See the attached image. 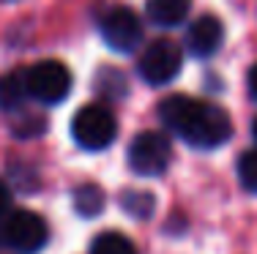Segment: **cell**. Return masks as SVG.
<instances>
[{
  "instance_id": "cell-1",
  "label": "cell",
  "mask_w": 257,
  "mask_h": 254,
  "mask_svg": "<svg viewBox=\"0 0 257 254\" xmlns=\"http://www.w3.org/2000/svg\"><path fill=\"white\" fill-rule=\"evenodd\" d=\"M159 118L175 137H181L183 142H189L192 148H200V150L219 148L232 134L230 115L219 104H208V101L181 96V93L167 96L159 104Z\"/></svg>"
},
{
  "instance_id": "cell-2",
  "label": "cell",
  "mask_w": 257,
  "mask_h": 254,
  "mask_svg": "<svg viewBox=\"0 0 257 254\" xmlns=\"http://www.w3.org/2000/svg\"><path fill=\"white\" fill-rule=\"evenodd\" d=\"M71 137L85 150H104L118 137V120H115L109 107L88 104L71 120Z\"/></svg>"
},
{
  "instance_id": "cell-3",
  "label": "cell",
  "mask_w": 257,
  "mask_h": 254,
  "mask_svg": "<svg viewBox=\"0 0 257 254\" xmlns=\"http://www.w3.org/2000/svg\"><path fill=\"white\" fill-rule=\"evenodd\" d=\"M47 221L33 210H11L0 221V243L17 254H36L47 246Z\"/></svg>"
},
{
  "instance_id": "cell-4",
  "label": "cell",
  "mask_w": 257,
  "mask_h": 254,
  "mask_svg": "<svg viewBox=\"0 0 257 254\" xmlns=\"http://www.w3.org/2000/svg\"><path fill=\"white\" fill-rule=\"evenodd\" d=\"M170 159H173V145L162 134V131H140L128 145L126 161L134 175L140 178H154L167 169Z\"/></svg>"
},
{
  "instance_id": "cell-5",
  "label": "cell",
  "mask_w": 257,
  "mask_h": 254,
  "mask_svg": "<svg viewBox=\"0 0 257 254\" xmlns=\"http://www.w3.org/2000/svg\"><path fill=\"white\" fill-rule=\"evenodd\" d=\"M183 63V52L175 41L156 39L145 47V52L137 60V71L148 85H167L178 77Z\"/></svg>"
},
{
  "instance_id": "cell-6",
  "label": "cell",
  "mask_w": 257,
  "mask_h": 254,
  "mask_svg": "<svg viewBox=\"0 0 257 254\" xmlns=\"http://www.w3.org/2000/svg\"><path fill=\"white\" fill-rule=\"evenodd\" d=\"M71 90V71L60 60H41L28 69V93L41 104H58Z\"/></svg>"
},
{
  "instance_id": "cell-7",
  "label": "cell",
  "mask_w": 257,
  "mask_h": 254,
  "mask_svg": "<svg viewBox=\"0 0 257 254\" xmlns=\"http://www.w3.org/2000/svg\"><path fill=\"white\" fill-rule=\"evenodd\" d=\"M99 30L115 52H132L143 41V22L128 6H109L99 17Z\"/></svg>"
},
{
  "instance_id": "cell-8",
  "label": "cell",
  "mask_w": 257,
  "mask_h": 254,
  "mask_svg": "<svg viewBox=\"0 0 257 254\" xmlns=\"http://www.w3.org/2000/svg\"><path fill=\"white\" fill-rule=\"evenodd\" d=\"M224 41V25L222 20L211 14H203L189 25L186 30V47L194 58H211Z\"/></svg>"
},
{
  "instance_id": "cell-9",
  "label": "cell",
  "mask_w": 257,
  "mask_h": 254,
  "mask_svg": "<svg viewBox=\"0 0 257 254\" xmlns=\"http://www.w3.org/2000/svg\"><path fill=\"white\" fill-rule=\"evenodd\" d=\"M25 99H30L28 93V69H14L9 74L0 77V110L6 112H17Z\"/></svg>"
},
{
  "instance_id": "cell-10",
  "label": "cell",
  "mask_w": 257,
  "mask_h": 254,
  "mask_svg": "<svg viewBox=\"0 0 257 254\" xmlns=\"http://www.w3.org/2000/svg\"><path fill=\"white\" fill-rule=\"evenodd\" d=\"M189 9H192V0H148L145 3L148 20L159 28H175L186 20Z\"/></svg>"
},
{
  "instance_id": "cell-11",
  "label": "cell",
  "mask_w": 257,
  "mask_h": 254,
  "mask_svg": "<svg viewBox=\"0 0 257 254\" xmlns=\"http://www.w3.org/2000/svg\"><path fill=\"white\" fill-rule=\"evenodd\" d=\"M90 254H137V246L126 238L123 232H101L90 243Z\"/></svg>"
},
{
  "instance_id": "cell-12",
  "label": "cell",
  "mask_w": 257,
  "mask_h": 254,
  "mask_svg": "<svg viewBox=\"0 0 257 254\" xmlns=\"http://www.w3.org/2000/svg\"><path fill=\"white\" fill-rule=\"evenodd\" d=\"M74 208L79 216H99L104 208V194L99 186H79L74 191Z\"/></svg>"
},
{
  "instance_id": "cell-13",
  "label": "cell",
  "mask_w": 257,
  "mask_h": 254,
  "mask_svg": "<svg viewBox=\"0 0 257 254\" xmlns=\"http://www.w3.org/2000/svg\"><path fill=\"white\" fill-rule=\"evenodd\" d=\"M120 205H123L126 213L137 216V219H145V216L154 213V197L145 194V191H128L120 197Z\"/></svg>"
},
{
  "instance_id": "cell-14",
  "label": "cell",
  "mask_w": 257,
  "mask_h": 254,
  "mask_svg": "<svg viewBox=\"0 0 257 254\" xmlns=\"http://www.w3.org/2000/svg\"><path fill=\"white\" fill-rule=\"evenodd\" d=\"M238 178H241L243 189L257 194V148L241 153V159H238Z\"/></svg>"
},
{
  "instance_id": "cell-15",
  "label": "cell",
  "mask_w": 257,
  "mask_h": 254,
  "mask_svg": "<svg viewBox=\"0 0 257 254\" xmlns=\"http://www.w3.org/2000/svg\"><path fill=\"white\" fill-rule=\"evenodd\" d=\"M11 213V189L0 180V221Z\"/></svg>"
},
{
  "instance_id": "cell-16",
  "label": "cell",
  "mask_w": 257,
  "mask_h": 254,
  "mask_svg": "<svg viewBox=\"0 0 257 254\" xmlns=\"http://www.w3.org/2000/svg\"><path fill=\"white\" fill-rule=\"evenodd\" d=\"M249 93H252V99L257 101V63L249 69Z\"/></svg>"
},
{
  "instance_id": "cell-17",
  "label": "cell",
  "mask_w": 257,
  "mask_h": 254,
  "mask_svg": "<svg viewBox=\"0 0 257 254\" xmlns=\"http://www.w3.org/2000/svg\"><path fill=\"white\" fill-rule=\"evenodd\" d=\"M252 134H254V142H257V118H254V123H252Z\"/></svg>"
}]
</instances>
